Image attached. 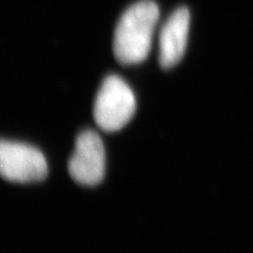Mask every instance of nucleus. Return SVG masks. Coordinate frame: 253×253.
<instances>
[{
	"label": "nucleus",
	"instance_id": "3",
	"mask_svg": "<svg viewBox=\"0 0 253 253\" xmlns=\"http://www.w3.org/2000/svg\"><path fill=\"white\" fill-rule=\"evenodd\" d=\"M0 172L6 181L33 183L46 178V158L36 147L2 140L0 143Z\"/></svg>",
	"mask_w": 253,
	"mask_h": 253
},
{
	"label": "nucleus",
	"instance_id": "5",
	"mask_svg": "<svg viewBox=\"0 0 253 253\" xmlns=\"http://www.w3.org/2000/svg\"><path fill=\"white\" fill-rule=\"evenodd\" d=\"M190 26V12L186 7L177 8L168 18L160 34L158 61L163 68H171L181 61L185 53Z\"/></svg>",
	"mask_w": 253,
	"mask_h": 253
},
{
	"label": "nucleus",
	"instance_id": "4",
	"mask_svg": "<svg viewBox=\"0 0 253 253\" xmlns=\"http://www.w3.org/2000/svg\"><path fill=\"white\" fill-rule=\"evenodd\" d=\"M104 169L106 151L102 140L93 130L82 131L68 163L72 178L82 185H96L103 179Z\"/></svg>",
	"mask_w": 253,
	"mask_h": 253
},
{
	"label": "nucleus",
	"instance_id": "2",
	"mask_svg": "<svg viewBox=\"0 0 253 253\" xmlns=\"http://www.w3.org/2000/svg\"><path fill=\"white\" fill-rule=\"evenodd\" d=\"M136 99L131 88L118 75L104 79L94 102V119L99 128L113 132L122 129L134 116Z\"/></svg>",
	"mask_w": 253,
	"mask_h": 253
},
{
	"label": "nucleus",
	"instance_id": "1",
	"mask_svg": "<svg viewBox=\"0 0 253 253\" xmlns=\"http://www.w3.org/2000/svg\"><path fill=\"white\" fill-rule=\"evenodd\" d=\"M158 15L157 5L151 0H142L126 9L114 34V53L119 62L135 65L147 59Z\"/></svg>",
	"mask_w": 253,
	"mask_h": 253
}]
</instances>
